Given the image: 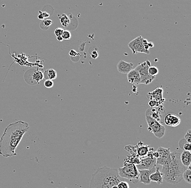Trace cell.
I'll list each match as a JSON object with an SVG mask.
<instances>
[{
  "mask_svg": "<svg viewBox=\"0 0 191 188\" xmlns=\"http://www.w3.org/2000/svg\"><path fill=\"white\" fill-rule=\"evenodd\" d=\"M156 171V167L151 169L138 170L139 172V182L148 185L150 184L151 181L149 179V177L152 173Z\"/></svg>",
  "mask_w": 191,
  "mask_h": 188,
  "instance_id": "10",
  "label": "cell"
},
{
  "mask_svg": "<svg viewBox=\"0 0 191 188\" xmlns=\"http://www.w3.org/2000/svg\"><path fill=\"white\" fill-rule=\"evenodd\" d=\"M57 39L59 42H62V41L64 40L63 38H62V36H57Z\"/></svg>",
  "mask_w": 191,
  "mask_h": 188,
  "instance_id": "38",
  "label": "cell"
},
{
  "mask_svg": "<svg viewBox=\"0 0 191 188\" xmlns=\"http://www.w3.org/2000/svg\"><path fill=\"white\" fill-rule=\"evenodd\" d=\"M145 115L147 122V130L152 133L156 138L159 139L162 138L165 134V127L150 116Z\"/></svg>",
  "mask_w": 191,
  "mask_h": 188,
  "instance_id": "5",
  "label": "cell"
},
{
  "mask_svg": "<svg viewBox=\"0 0 191 188\" xmlns=\"http://www.w3.org/2000/svg\"><path fill=\"white\" fill-rule=\"evenodd\" d=\"M118 174L117 169L106 166L99 167L92 176L89 188H112L120 181H125Z\"/></svg>",
  "mask_w": 191,
  "mask_h": 188,
  "instance_id": "2",
  "label": "cell"
},
{
  "mask_svg": "<svg viewBox=\"0 0 191 188\" xmlns=\"http://www.w3.org/2000/svg\"><path fill=\"white\" fill-rule=\"evenodd\" d=\"M171 161L168 165L162 166L161 172L163 179L171 184H176L182 180V175L186 170L180 160V153L177 151L170 152Z\"/></svg>",
  "mask_w": 191,
  "mask_h": 188,
  "instance_id": "3",
  "label": "cell"
},
{
  "mask_svg": "<svg viewBox=\"0 0 191 188\" xmlns=\"http://www.w3.org/2000/svg\"><path fill=\"white\" fill-rule=\"evenodd\" d=\"M179 147L183 151H191V143L187 142L185 138H182L179 140L178 143Z\"/></svg>",
  "mask_w": 191,
  "mask_h": 188,
  "instance_id": "21",
  "label": "cell"
},
{
  "mask_svg": "<svg viewBox=\"0 0 191 188\" xmlns=\"http://www.w3.org/2000/svg\"><path fill=\"white\" fill-rule=\"evenodd\" d=\"M138 170L151 169L156 166V159L154 158L146 157L141 159L140 164L136 165Z\"/></svg>",
  "mask_w": 191,
  "mask_h": 188,
  "instance_id": "9",
  "label": "cell"
},
{
  "mask_svg": "<svg viewBox=\"0 0 191 188\" xmlns=\"http://www.w3.org/2000/svg\"><path fill=\"white\" fill-rule=\"evenodd\" d=\"M31 80L36 82V84L42 80L44 78V74L39 70H36L31 74Z\"/></svg>",
  "mask_w": 191,
  "mask_h": 188,
  "instance_id": "19",
  "label": "cell"
},
{
  "mask_svg": "<svg viewBox=\"0 0 191 188\" xmlns=\"http://www.w3.org/2000/svg\"><path fill=\"white\" fill-rule=\"evenodd\" d=\"M139 146L138 145L136 146V153L138 154V157H144L147 156V153L149 151V146L148 145H141L140 146V144H138Z\"/></svg>",
  "mask_w": 191,
  "mask_h": 188,
  "instance_id": "18",
  "label": "cell"
},
{
  "mask_svg": "<svg viewBox=\"0 0 191 188\" xmlns=\"http://www.w3.org/2000/svg\"><path fill=\"white\" fill-rule=\"evenodd\" d=\"M54 83L52 80H46L44 82V86L46 88H51L53 86Z\"/></svg>",
  "mask_w": 191,
  "mask_h": 188,
  "instance_id": "30",
  "label": "cell"
},
{
  "mask_svg": "<svg viewBox=\"0 0 191 188\" xmlns=\"http://www.w3.org/2000/svg\"><path fill=\"white\" fill-rule=\"evenodd\" d=\"M69 55L71 56V57H75V56H77V55H78V54L76 52L75 50L74 49H72L70 52H69Z\"/></svg>",
  "mask_w": 191,
  "mask_h": 188,
  "instance_id": "33",
  "label": "cell"
},
{
  "mask_svg": "<svg viewBox=\"0 0 191 188\" xmlns=\"http://www.w3.org/2000/svg\"><path fill=\"white\" fill-rule=\"evenodd\" d=\"M143 39L141 36H138L135 39L131 41L128 44L129 49L131 50L133 54L137 53H142V54H149L150 52L149 50L145 49L143 44Z\"/></svg>",
  "mask_w": 191,
  "mask_h": 188,
  "instance_id": "8",
  "label": "cell"
},
{
  "mask_svg": "<svg viewBox=\"0 0 191 188\" xmlns=\"http://www.w3.org/2000/svg\"><path fill=\"white\" fill-rule=\"evenodd\" d=\"M164 122L167 126L175 127L180 125L181 119L177 115L173 113H169L164 117Z\"/></svg>",
  "mask_w": 191,
  "mask_h": 188,
  "instance_id": "12",
  "label": "cell"
},
{
  "mask_svg": "<svg viewBox=\"0 0 191 188\" xmlns=\"http://www.w3.org/2000/svg\"><path fill=\"white\" fill-rule=\"evenodd\" d=\"M151 66V63L149 60H146V62L139 64L135 68L136 70L141 77L140 84H143L148 85L151 84L153 81L155 79L156 77L152 76L150 75L148 72V68Z\"/></svg>",
  "mask_w": 191,
  "mask_h": 188,
  "instance_id": "6",
  "label": "cell"
},
{
  "mask_svg": "<svg viewBox=\"0 0 191 188\" xmlns=\"http://www.w3.org/2000/svg\"><path fill=\"white\" fill-rule=\"evenodd\" d=\"M59 20L63 27H67L70 23V19L65 14H62L59 17Z\"/></svg>",
  "mask_w": 191,
  "mask_h": 188,
  "instance_id": "23",
  "label": "cell"
},
{
  "mask_svg": "<svg viewBox=\"0 0 191 188\" xmlns=\"http://www.w3.org/2000/svg\"><path fill=\"white\" fill-rule=\"evenodd\" d=\"M145 115L150 116L162 125L164 124V119L166 115V112L163 105H160L156 107L148 108Z\"/></svg>",
  "mask_w": 191,
  "mask_h": 188,
  "instance_id": "7",
  "label": "cell"
},
{
  "mask_svg": "<svg viewBox=\"0 0 191 188\" xmlns=\"http://www.w3.org/2000/svg\"><path fill=\"white\" fill-rule=\"evenodd\" d=\"M148 72L150 75L152 76H156V75L159 73V70L157 67L155 66H151L148 68Z\"/></svg>",
  "mask_w": 191,
  "mask_h": 188,
  "instance_id": "25",
  "label": "cell"
},
{
  "mask_svg": "<svg viewBox=\"0 0 191 188\" xmlns=\"http://www.w3.org/2000/svg\"><path fill=\"white\" fill-rule=\"evenodd\" d=\"M180 160L182 164L187 167L190 165L191 163V152L183 151L182 153L180 154Z\"/></svg>",
  "mask_w": 191,
  "mask_h": 188,
  "instance_id": "16",
  "label": "cell"
},
{
  "mask_svg": "<svg viewBox=\"0 0 191 188\" xmlns=\"http://www.w3.org/2000/svg\"><path fill=\"white\" fill-rule=\"evenodd\" d=\"M127 80L128 82L134 85L140 84L141 77L138 72L135 69L127 73Z\"/></svg>",
  "mask_w": 191,
  "mask_h": 188,
  "instance_id": "14",
  "label": "cell"
},
{
  "mask_svg": "<svg viewBox=\"0 0 191 188\" xmlns=\"http://www.w3.org/2000/svg\"><path fill=\"white\" fill-rule=\"evenodd\" d=\"M62 38L64 40H68L71 39V34L70 32L67 30H64L63 33L62 35Z\"/></svg>",
  "mask_w": 191,
  "mask_h": 188,
  "instance_id": "27",
  "label": "cell"
},
{
  "mask_svg": "<svg viewBox=\"0 0 191 188\" xmlns=\"http://www.w3.org/2000/svg\"><path fill=\"white\" fill-rule=\"evenodd\" d=\"M39 15H38V19L39 20H44V16H43V15H42V12L39 11Z\"/></svg>",
  "mask_w": 191,
  "mask_h": 188,
  "instance_id": "35",
  "label": "cell"
},
{
  "mask_svg": "<svg viewBox=\"0 0 191 188\" xmlns=\"http://www.w3.org/2000/svg\"><path fill=\"white\" fill-rule=\"evenodd\" d=\"M156 151L159 153V156H162V155L168 154L170 153V148H162V147H159L157 148Z\"/></svg>",
  "mask_w": 191,
  "mask_h": 188,
  "instance_id": "26",
  "label": "cell"
},
{
  "mask_svg": "<svg viewBox=\"0 0 191 188\" xmlns=\"http://www.w3.org/2000/svg\"><path fill=\"white\" fill-rule=\"evenodd\" d=\"M118 188H130L129 184L126 181H120L117 184Z\"/></svg>",
  "mask_w": 191,
  "mask_h": 188,
  "instance_id": "28",
  "label": "cell"
},
{
  "mask_svg": "<svg viewBox=\"0 0 191 188\" xmlns=\"http://www.w3.org/2000/svg\"><path fill=\"white\" fill-rule=\"evenodd\" d=\"M171 161L170 158V153L166 155L160 156L156 159V165H159L167 166L168 165Z\"/></svg>",
  "mask_w": 191,
  "mask_h": 188,
  "instance_id": "17",
  "label": "cell"
},
{
  "mask_svg": "<svg viewBox=\"0 0 191 188\" xmlns=\"http://www.w3.org/2000/svg\"><path fill=\"white\" fill-rule=\"evenodd\" d=\"M112 188H118L117 187V185H114Z\"/></svg>",
  "mask_w": 191,
  "mask_h": 188,
  "instance_id": "40",
  "label": "cell"
},
{
  "mask_svg": "<svg viewBox=\"0 0 191 188\" xmlns=\"http://www.w3.org/2000/svg\"><path fill=\"white\" fill-rule=\"evenodd\" d=\"M160 166L156 165L155 171L152 173L149 177V179L151 182H156L158 185H160L163 183V177L160 170Z\"/></svg>",
  "mask_w": 191,
  "mask_h": 188,
  "instance_id": "15",
  "label": "cell"
},
{
  "mask_svg": "<svg viewBox=\"0 0 191 188\" xmlns=\"http://www.w3.org/2000/svg\"><path fill=\"white\" fill-rule=\"evenodd\" d=\"M91 57H92V58H97V57H98V52H97V51H94L92 52V54H91Z\"/></svg>",
  "mask_w": 191,
  "mask_h": 188,
  "instance_id": "34",
  "label": "cell"
},
{
  "mask_svg": "<svg viewBox=\"0 0 191 188\" xmlns=\"http://www.w3.org/2000/svg\"><path fill=\"white\" fill-rule=\"evenodd\" d=\"M183 179L185 180L187 183L191 184V165L188 166L186 170L184 171L182 175Z\"/></svg>",
  "mask_w": 191,
  "mask_h": 188,
  "instance_id": "22",
  "label": "cell"
},
{
  "mask_svg": "<svg viewBox=\"0 0 191 188\" xmlns=\"http://www.w3.org/2000/svg\"><path fill=\"white\" fill-rule=\"evenodd\" d=\"M53 23L52 20L50 19H45L40 23V27L44 30H48L49 27L51 26Z\"/></svg>",
  "mask_w": 191,
  "mask_h": 188,
  "instance_id": "24",
  "label": "cell"
},
{
  "mask_svg": "<svg viewBox=\"0 0 191 188\" xmlns=\"http://www.w3.org/2000/svg\"><path fill=\"white\" fill-rule=\"evenodd\" d=\"M118 174L120 177L127 179L133 184L139 182V172L136 165L131 164L124 165L118 169Z\"/></svg>",
  "mask_w": 191,
  "mask_h": 188,
  "instance_id": "4",
  "label": "cell"
},
{
  "mask_svg": "<svg viewBox=\"0 0 191 188\" xmlns=\"http://www.w3.org/2000/svg\"><path fill=\"white\" fill-rule=\"evenodd\" d=\"M42 15L44 16V18H47L49 17V14L47 12H42Z\"/></svg>",
  "mask_w": 191,
  "mask_h": 188,
  "instance_id": "37",
  "label": "cell"
},
{
  "mask_svg": "<svg viewBox=\"0 0 191 188\" xmlns=\"http://www.w3.org/2000/svg\"><path fill=\"white\" fill-rule=\"evenodd\" d=\"M63 32H64V30L62 28H57L54 31V35L56 36H62L63 33Z\"/></svg>",
  "mask_w": 191,
  "mask_h": 188,
  "instance_id": "32",
  "label": "cell"
},
{
  "mask_svg": "<svg viewBox=\"0 0 191 188\" xmlns=\"http://www.w3.org/2000/svg\"><path fill=\"white\" fill-rule=\"evenodd\" d=\"M29 129L28 124L22 120L9 124L0 139V155L3 157L16 156V148Z\"/></svg>",
  "mask_w": 191,
  "mask_h": 188,
  "instance_id": "1",
  "label": "cell"
},
{
  "mask_svg": "<svg viewBox=\"0 0 191 188\" xmlns=\"http://www.w3.org/2000/svg\"><path fill=\"white\" fill-rule=\"evenodd\" d=\"M148 46H149V48L154 47V44H153L152 42H148Z\"/></svg>",
  "mask_w": 191,
  "mask_h": 188,
  "instance_id": "39",
  "label": "cell"
},
{
  "mask_svg": "<svg viewBox=\"0 0 191 188\" xmlns=\"http://www.w3.org/2000/svg\"><path fill=\"white\" fill-rule=\"evenodd\" d=\"M117 69L121 73L127 74L133 69V64L132 63H128L123 60H120L117 65Z\"/></svg>",
  "mask_w": 191,
  "mask_h": 188,
  "instance_id": "13",
  "label": "cell"
},
{
  "mask_svg": "<svg viewBox=\"0 0 191 188\" xmlns=\"http://www.w3.org/2000/svg\"></svg>",
  "mask_w": 191,
  "mask_h": 188,
  "instance_id": "41",
  "label": "cell"
},
{
  "mask_svg": "<svg viewBox=\"0 0 191 188\" xmlns=\"http://www.w3.org/2000/svg\"><path fill=\"white\" fill-rule=\"evenodd\" d=\"M184 138L185 139V140H186L187 142L191 143V130L190 129V130H188L187 131L186 133V134L185 135V137H184Z\"/></svg>",
  "mask_w": 191,
  "mask_h": 188,
  "instance_id": "31",
  "label": "cell"
},
{
  "mask_svg": "<svg viewBox=\"0 0 191 188\" xmlns=\"http://www.w3.org/2000/svg\"><path fill=\"white\" fill-rule=\"evenodd\" d=\"M153 157L154 158L157 159L158 157H159V153L157 152L156 151H154L153 153Z\"/></svg>",
  "mask_w": 191,
  "mask_h": 188,
  "instance_id": "36",
  "label": "cell"
},
{
  "mask_svg": "<svg viewBox=\"0 0 191 188\" xmlns=\"http://www.w3.org/2000/svg\"><path fill=\"white\" fill-rule=\"evenodd\" d=\"M163 92L164 90L162 88H157L153 91L148 93L147 95V97L151 100L154 99L157 102H160L161 104H162L165 102V99L163 98Z\"/></svg>",
  "mask_w": 191,
  "mask_h": 188,
  "instance_id": "11",
  "label": "cell"
},
{
  "mask_svg": "<svg viewBox=\"0 0 191 188\" xmlns=\"http://www.w3.org/2000/svg\"><path fill=\"white\" fill-rule=\"evenodd\" d=\"M44 77L46 80H55L57 77V72L53 69H49L44 72Z\"/></svg>",
  "mask_w": 191,
  "mask_h": 188,
  "instance_id": "20",
  "label": "cell"
},
{
  "mask_svg": "<svg viewBox=\"0 0 191 188\" xmlns=\"http://www.w3.org/2000/svg\"><path fill=\"white\" fill-rule=\"evenodd\" d=\"M148 105H149V106L150 107V108H154L157 107V106H160V105H162V104H161L160 102H157V101H156L154 99H151L148 102Z\"/></svg>",
  "mask_w": 191,
  "mask_h": 188,
  "instance_id": "29",
  "label": "cell"
}]
</instances>
